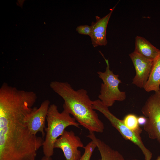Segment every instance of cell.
<instances>
[{
	"label": "cell",
	"instance_id": "3",
	"mask_svg": "<svg viewBox=\"0 0 160 160\" xmlns=\"http://www.w3.org/2000/svg\"><path fill=\"white\" fill-rule=\"evenodd\" d=\"M45 138L43 147L44 156L51 157L54 152V145L57 140L63 134L68 127H79V124L66 110L59 112L57 106L54 104L49 106L46 117Z\"/></svg>",
	"mask_w": 160,
	"mask_h": 160
},
{
	"label": "cell",
	"instance_id": "5",
	"mask_svg": "<svg viewBox=\"0 0 160 160\" xmlns=\"http://www.w3.org/2000/svg\"><path fill=\"white\" fill-rule=\"evenodd\" d=\"M92 104L94 109L103 114L125 140L130 141L139 147L144 155L145 160H151L152 153L145 145L140 135L128 128L123 120L114 116L109 111L108 107L104 105L99 99L92 101Z\"/></svg>",
	"mask_w": 160,
	"mask_h": 160
},
{
	"label": "cell",
	"instance_id": "16",
	"mask_svg": "<svg viewBox=\"0 0 160 160\" xmlns=\"http://www.w3.org/2000/svg\"><path fill=\"white\" fill-rule=\"evenodd\" d=\"M76 31L80 34L89 36L91 31V26L88 25H80L76 28Z\"/></svg>",
	"mask_w": 160,
	"mask_h": 160
},
{
	"label": "cell",
	"instance_id": "2",
	"mask_svg": "<svg viewBox=\"0 0 160 160\" xmlns=\"http://www.w3.org/2000/svg\"><path fill=\"white\" fill-rule=\"evenodd\" d=\"M50 87L64 101L63 109L72 115L76 121L89 132L102 133L103 123L93 108L92 101L84 89L75 90L68 82L53 81Z\"/></svg>",
	"mask_w": 160,
	"mask_h": 160
},
{
	"label": "cell",
	"instance_id": "4",
	"mask_svg": "<svg viewBox=\"0 0 160 160\" xmlns=\"http://www.w3.org/2000/svg\"><path fill=\"white\" fill-rule=\"evenodd\" d=\"M106 64L105 71H98L97 73L99 77L102 80L98 97L102 103L108 107L112 106L115 101H122L126 98L125 92L121 91L119 88L121 81L119 79V75L115 74L110 68L109 61L105 58L102 53Z\"/></svg>",
	"mask_w": 160,
	"mask_h": 160
},
{
	"label": "cell",
	"instance_id": "1",
	"mask_svg": "<svg viewBox=\"0 0 160 160\" xmlns=\"http://www.w3.org/2000/svg\"><path fill=\"white\" fill-rule=\"evenodd\" d=\"M30 112L0 109V160H35L44 139L33 135L24 123Z\"/></svg>",
	"mask_w": 160,
	"mask_h": 160
},
{
	"label": "cell",
	"instance_id": "11",
	"mask_svg": "<svg viewBox=\"0 0 160 160\" xmlns=\"http://www.w3.org/2000/svg\"><path fill=\"white\" fill-rule=\"evenodd\" d=\"M160 50L153 46L145 38L137 36L135 38V46L134 52L150 60H153Z\"/></svg>",
	"mask_w": 160,
	"mask_h": 160
},
{
	"label": "cell",
	"instance_id": "6",
	"mask_svg": "<svg viewBox=\"0 0 160 160\" xmlns=\"http://www.w3.org/2000/svg\"><path fill=\"white\" fill-rule=\"evenodd\" d=\"M141 111L147 119L144 130L150 138L160 143V90L148 98Z\"/></svg>",
	"mask_w": 160,
	"mask_h": 160
},
{
	"label": "cell",
	"instance_id": "17",
	"mask_svg": "<svg viewBox=\"0 0 160 160\" xmlns=\"http://www.w3.org/2000/svg\"><path fill=\"white\" fill-rule=\"evenodd\" d=\"M137 120L138 123L140 125L143 126L147 121V119L144 116H140L138 117Z\"/></svg>",
	"mask_w": 160,
	"mask_h": 160
},
{
	"label": "cell",
	"instance_id": "7",
	"mask_svg": "<svg viewBox=\"0 0 160 160\" xmlns=\"http://www.w3.org/2000/svg\"><path fill=\"white\" fill-rule=\"evenodd\" d=\"M84 147L80 138L72 131L65 130L54 145V148L62 151L66 160H79L81 156L78 148Z\"/></svg>",
	"mask_w": 160,
	"mask_h": 160
},
{
	"label": "cell",
	"instance_id": "8",
	"mask_svg": "<svg viewBox=\"0 0 160 160\" xmlns=\"http://www.w3.org/2000/svg\"><path fill=\"white\" fill-rule=\"evenodd\" d=\"M49 104V101L46 100L42 102L39 108L33 107L31 111L25 116L23 122L33 135H36L38 132H40L43 138L45 136V121Z\"/></svg>",
	"mask_w": 160,
	"mask_h": 160
},
{
	"label": "cell",
	"instance_id": "14",
	"mask_svg": "<svg viewBox=\"0 0 160 160\" xmlns=\"http://www.w3.org/2000/svg\"><path fill=\"white\" fill-rule=\"evenodd\" d=\"M137 118L133 114H129L125 116L123 121L128 128L138 135H140L142 130L138 123Z\"/></svg>",
	"mask_w": 160,
	"mask_h": 160
},
{
	"label": "cell",
	"instance_id": "15",
	"mask_svg": "<svg viewBox=\"0 0 160 160\" xmlns=\"http://www.w3.org/2000/svg\"><path fill=\"white\" fill-rule=\"evenodd\" d=\"M96 147L97 145L93 141L89 142L84 146V153L79 160H90L92 153Z\"/></svg>",
	"mask_w": 160,
	"mask_h": 160
},
{
	"label": "cell",
	"instance_id": "19",
	"mask_svg": "<svg viewBox=\"0 0 160 160\" xmlns=\"http://www.w3.org/2000/svg\"><path fill=\"white\" fill-rule=\"evenodd\" d=\"M156 160H160V156H158Z\"/></svg>",
	"mask_w": 160,
	"mask_h": 160
},
{
	"label": "cell",
	"instance_id": "20",
	"mask_svg": "<svg viewBox=\"0 0 160 160\" xmlns=\"http://www.w3.org/2000/svg\"><path fill=\"white\" fill-rule=\"evenodd\" d=\"M124 160H138L137 159H124Z\"/></svg>",
	"mask_w": 160,
	"mask_h": 160
},
{
	"label": "cell",
	"instance_id": "18",
	"mask_svg": "<svg viewBox=\"0 0 160 160\" xmlns=\"http://www.w3.org/2000/svg\"><path fill=\"white\" fill-rule=\"evenodd\" d=\"M41 160H52L51 157H48L44 156L42 157Z\"/></svg>",
	"mask_w": 160,
	"mask_h": 160
},
{
	"label": "cell",
	"instance_id": "9",
	"mask_svg": "<svg viewBox=\"0 0 160 160\" xmlns=\"http://www.w3.org/2000/svg\"><path fill=\"white\" fill-rule=\"evenodd\" d=\"M129 55L136 72L132 79V84L139 88L144 89L150 75L153 60L146 58L134 52Z\"/></svg>",
	"mask_w": 160,
	"mask_h": 160
},
{
	"label": "cell",
	"instance_id": "13",
	"mask_svg": "<svg viewBox=\"0 0 160 160\" xmlns=\"http://www.w3.org/2000/svg\"><path fill=\"white\" fill-rule=\"evenodd\" d=\"M91 140L96 144L100 155L99 160H124L122 155L118 151L112 149L103 141L94 135Z\"/></svg>",
	"mask_w": 160,
	"mask_h": 160
},
{
	"label": "cell",
	"instance_id": "10",
	"mask_svg": "<svg viewBox=\"0 0 160 160\" xmlns=\"http://www.w3.org/2000/svg\"><path fill=\"white\" fill-rule=\"evenodd\" d=\"M116 5L111 9L110 12L106 15L101 18L95 16L96 21L92 23L91 31L89 35L93 47L105 46L107 44L106 38V31L110 17L115 8Z\"/></svg>",
	"mask_w": 160,
	"mask_h": 160
},
{
	"label": "cell",
	"instance_id": "12",
	"mask_svg": "<svg viewBox=\"0 0 160 160\" xmlns=\"http://www.w3.org/2000/svg\"><path fill=\"white\" fill-rule=\"evenodd\" d=\"M160 51L153 60L152 67L149 79L144 88L147 92L160 90Z\"/></svg>",
	"mask_w": 160,
	"mask_h": 160
}]
</instances>
